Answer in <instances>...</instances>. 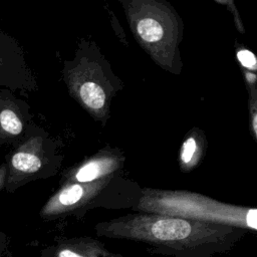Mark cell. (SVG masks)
<instances>
[{"label": "cell", "instance_id": "7c38bea8", "mask_svg": "<svg viewBox=\"0 0 257 257\" xmlns=\"http://www.w3.org/2000/svg\"><path fill=\"white\" fill-rule=\"evenodd\" d=\"M7 181V165L5 162H3L0 165V192L5 189Z\"/></svg>", "mask_w": 257, "mask_h": 257}, {"label": "cell", "instance_id": "277c9868", "mask_svg": "<svg viewBox=\"0 0 257 257\" xmlns=\"http://www.w3.org/2000/svg\"><path fill=\"white\" fill-rule=\"evenodd\" d=\"M27 122L26 103L10 89L0 88V145L19 143L26 133Z\"/></svg>", "mask_w": 257, "mask_h": 257}, {"label": "cell", "instance_id": "3957f363", "mask_svg": "<svg viewBox=\"0 0 257 257\" xmlns=\"http://www.w3.org/2000/svg\"><path fill=\"white\" fill-rule=\"evenodd\" d=\"M32 80L17 41L0 30V88L23 90L31 87Z\"/></svg>", "mask_w": 257, "mask_h": 257}, {"label": "cell", "instance_id": "52a82bcc", "mask_svg": "<svg viewBox=\"0 0 257 257\" xmlns=\"http://www.w3.org/2000/svg\"><path fill=\"white\" fill-rule=\"evenodd\" d=\"M110 170V163L104 161H92L84 165L77 172L75 178L80 183L90 182L102 176Z\"/></svg>", "mask_w": 257, "mask_h": 257}, {"label": "cell", "instance_id": "7a4b0ae2", "mask_svg": "<svg viewBox=\"0 0 257 257\" xmlns=\"http://www.w3.org/2000/svg\"><path fill=\"white\" fill-rule=\"evenodd\" d=\"M5 163L7 165L5 190L7 193H12L43 171L46 163L43 138L33 131L25 133L18 146L6 156Z\"/></svg>", "mask_w": 257, "mask_h": 257}, {"label": "cell", "instance_id": "30bf717a", "mask_svg": "<svg viewBox=\"0 0 257 257\" xmlns=\"http://www.w3.org/2000/svg\"><path fill=\"white\" fill-rule=\"evenodd\" d=\"M56 257H90L86 255L84 251H79L77 249L69 248L68 246H62L58 248L55 252Z\"/></svg>", "mask_w": 257, "mask_h": 257}, {"label": "cell", "instance_id": "8fae6325", "mask_svg": "<svg viewBox=\"0 0 257 257\" xmlns=\"http://www.w3.org/2000/svg\"><path fill=\"white\" fill-rule=\"evenodd\" d=\"M9 237L2 231H0V257H9L11 252L9 250Z\"/></svg>", "mask_w": 257, "mask_h": 257}, {"label": "cell", "instance_id": "ba28073f", "mask_svg": "<svg viewBox=\"0 0 257 257\" xmlns=\"http://www.w3.org/2000/svg\"><path fill=\"white\" fill-rule=\"evenodd\" d=\"M237 57L238 60L240 61V63L249 69H255L256 68V58L254 56V54L246 49L240 50L237 53Z\"/></svg>", "mask_w": 257, "mask_h": 257}, {"label": "cell", "instance_id": "8992f818", "mask_svg": "<svg viewBox=\"0 0 257 257\" xmlns=\"http://www.w3.org/2000/svg\"><path fill=\"white\" fill-rule=\"evenodd\" d=\"M79 94L82 101L92 109H99L105 101V94L102 88L94 82H85L80 86Z\"/></svg>", "mask_w": 257, "mask_h": 257}, {"label": "cell", "instance_id": "6da1fadb", "mask_svg": "<svg viewBox=\"0 0 257 257\" xmlns=\"http://www.w3.org/2000/svg\"><path fill=\"white\" fill-rule=\"evenodd\" d=\"M100 233L166 245L177 249L217 243L232 233V228L197 220L157 216L130 215L98 226Z\"/></svg>", "mask_w": 257, "mask_h": 257}, {"label": "cell", "instance_id": "9c48e42d", "mask_svg": "<svg viewBox=\"0 0 257 257\" xmlns=\"http://www.w3.org/2000/svg\"><path fill=\"white\" fill-rule=\"evenodd\" d=\"M196 151V142L194 138H189L183 146L181 159L184 163H189Z\"/></svg>", "mask_w": 257, "mask_h": 257}, {"label": "cell", "instance_id": "5b68a950", "mask_svg": "<svg viewBox=\"0 0 257 257\" xmlns=\"http://www.w3.org/2000/svg\"><path fill=\"white\" fill-rule=\"evenodd\" d=\"M137 31L139 36L147 42L160 41L164 36V27L154 18H143L137 23Z\"/></svg>", "mask_w": 257, "mask_h": 257}]
</instances>
